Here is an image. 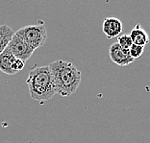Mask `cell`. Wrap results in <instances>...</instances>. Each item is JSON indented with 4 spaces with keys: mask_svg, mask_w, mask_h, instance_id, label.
Listing matches in <instances>:
<instances>
[{
    "mask_svg": "<svg viewBox=\"0 0 150 143\" xmlns=\"http://www.w3.org/2000/svg\"><path fill=\"white\" fill-rule=\"evenodd\" d=\"M56 94L63 97L70 96L78 89L81 84L80 70L70 62L55 61L49 64Z\"/></svg>",
    "mask_w": 150,
    "mask_h": 143,
    "instance_id": "obj_1",
    "label": "cell"
},
{
    "mask_svg": "<svg viewBox=\"0 0 150 143\" xmlns=\"http://www.w3.org/2000/svg\"><path fill=\"white\" fill-rule=\"evenodd\" d=\"M26 84L33 100L46 102L56 94L53 78L48 66L32 67L29 71Z\"/></svg>",
    "mask_w": 150,
    "mask_h": 143,
    "instance_id": "obj_2",
    "label": "cell"
},
{
    "mask_svg": "<svg viewBox=\"0 0 150 143\" xmlns=\"http://www.w3.org/2000/svg\"><path fill=\"white\" fill-rule=\"evenodd\" d=\"M16 34L21 37L34 51L42 47L47 39L46 27L43 23L25 26L18 30Z\"/></svg>",
    "mask_w": 150,
    "mask_h": 143,
    "instance_id": "obj_3",
    "label": "cell"
},
{
    "mask_svg": "<svg viewBox=\"0 0 150 143\" xmlns=\"http://www.w3.org/2000/svg\"><path fill=\"white\" fill-rule=\"evenodd\" d=\"M6 49H8L13 54V56L22 61L23 63H26L34 53V50L16 33Z\"/></svg>",
    "mask_w": 150,
    "mask_h": 143,
    "instance_id": "obj_4",
    "label": "cell"
},
{
    "mask_svg": "<svg viewBox=\"0 0 150 143\" xmlns=\"http://www.w3.org/2000/svg\"><path fill=\"white\" fill-rule=\"evenodd\" d=\"M25 66V63L16 59L8 49L0 54V71L7 75H15Z\"/></svg>",
    "mask_w": 150,
    "mask_h": 143,
    "instance_id": "obj_5",
    "label": "cell"
},
{
    "mask_svg": "<svg viewBox=\"0 0 150 143\" xmlns=\"http://www.w3.org/2000/svg\"><path fill=\"white\" fill-rule=\"evenodd\" d=\"M109 56L112 62L119 66H126L135 62V60L130 56L129 50L122 49L117 42L112 43L109 48Z\"/></svg>",
    "mask_w": 150,
    "mask_h": 143,
    "instance_id": "obj_6",
    "label": "cell"
},
{
    "mask_svg": "<svg viewBox=\"0 0 150 143\" xmlns=\"http://www.w3.org/2000/svg\"><path fill=\"white\" fill-rule=\"evenodd\" d=\"M122 29H123V25L121 20L117 18L109 16L105 18L102 23V31L108 39L117 37L122 32Z\"/></svg>",
    "mask_w": 150,
    "mask_h": 143,
    "instance_id": "obj_7",
    "label": "cell"
},
{
    "mask_svg": "<svg viewBox=\"0 0 150 143\" xmlns=\"http://www.w3.org/2000/svg\"><path fill=\"white\" fill-rule=\"evenodd\" d=\"M133 44L144 47L149 42V36L147 32L144 29H142L139 24H136V26L131 30V33L129 34Z\"/></svg>",
    "mask_w": 150,
    "mask_h": 143,
    "instance_id": "obj_8",
    "label": "cell"
},
{
    "mask_svg": "<svg viewBox=\"0 0 150 143\" xmlns=\"http://www.w3.org/2000/svg\"><path fill=\"white\" fill-rule=\"evenodd\" d=\"M15 31L8 25H0V54L4 51L12 37L15 35Z\"/></svg>",
    "mask_w": 150,
    "mask_h": 143,
    "instance_id": "obj_9",
    "label": "cell"
},
{
    "mask_svg": "<svg viewBox=\"0 0 150 143\" xmlns=\"http://www.w3.org/2000/svg\"><path fill=\"white\" fill-rule=\"evenodd\" d=\"M117 43L121 47L122 49H125V50H129L130 47L133 45V42L128 34H124V35L118 36Z\"/></svg>",
    "mask_w": 150,
    "mask_h": 143,
    "instance_id": "obj_10",
    "label": "cell"
},
{
    "mask_svg": "<svg viewBox=\"0 0 150 143\" xmlns=\"http://www.w3.org/2000/svg\"><path fill=\"white\" fill-rule=\"evenodd\" d=\"M144 51V47L133 44V45L130 47V49H129V54H130V56L133 58V59L136 60V59H139V58H141L142 56Z\"/></svg>",
    "mask_w": 150,
    "mask_h": 143,
    "instance_id": "obj_11",
    "label": "cell"
}]
</instances>
